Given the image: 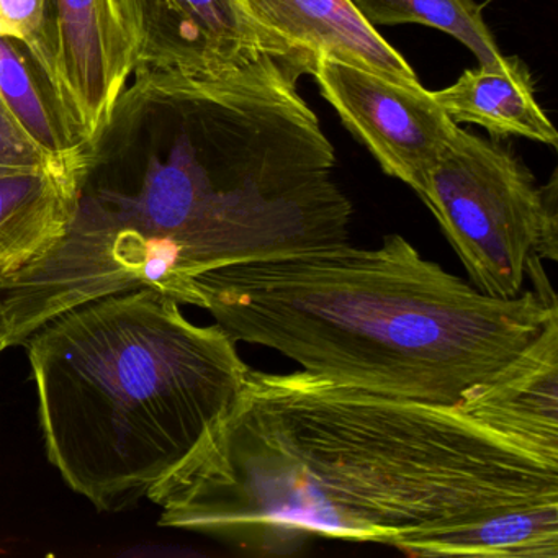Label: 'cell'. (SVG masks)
<instances>
[{"label":"cell","instance_id":"5b68a950","mask_svg":"<svg viewBox=\"0 0 558 558\" xmlns=\"http://www.w3.org/2000/svg\"><path fill=\"white\" fill-rule=\"evenodd\" d=\"M416 195L485 295H521L532 254L558 259L557 171L538 185L498 142L459 126Z\"/></svg>","mask_w":558,"mask_h":558},{"label":"cell","instance_id":"9c48e42d","mask_svg":"<svg viewBox=\"0 0 558 558\" xmlns=\"http://www.w3.org/2000/svg\"><path fill=\"white\" fill-rule=\"evenodd\" d=\"M267 40L310 60L332 58L417 86L416 71L372 27L352 0H241Z\"/></svg>","mask_w":558,"mask_h":558},{"label":"cell","instance_id":"e0dca14e","mask_svg":"<svg viewBox=\"0 0 558 558\" xmlns=\"http://www.w3.org/2000/svg\"><path fill=\"white\" fill-rule=\"evenodd\" d=\"M8 349V341H5L4 335L0 331V354Z\"/></svg>","mask_w":558,"mask_h":558},{"label":"cell","instance_id":"52a82bcc","mask_svg":"<svg viewBox=\"0 0 558 558\" xmlns=\"http://www.w3.org/2000/svg\"><path fill=\"white\" fill-rule=\"evenodd\" d=\"M116 5L135 71L204 76L246 66L264 53L299 54L267 40L241 0H116Z\"/></svg>","mask_w":558,"mask_h":558},{"label":"cell","instance_id":"6da1fadb","mask_svg":"<svg viewBox=\"0 0 558 558\" xmlns=\"http://www.w3.org/2000/svg\"><path fill=\"white\" fill-rule=\"evenodd\" d=\"M159 525L259 557L315 538L411 557L527 558L558 463L433 404L250 367L207 442L148 495Z\"/></svg>","mask_w":558,"mask_h":558},{"label":"cell","instance_id":"7c38bea8","mask_svg":"<svg viewBox=\"0 0 558 558\" xmlns=\"http://www.w3.org/2000/svg\"><path fill=\"white\" fill-rule=\"evenodd\" d=\"M83 181L44 169H0V277L57 243L71 223Z\"/></svg>","mask_w":558,"mask_h":558},{"label":"cell","instance_id":"8992f818","mask_svg":"<svg viewBox=\"0 0 558 558\" xmlns=\"http://www.w3.org/2000/svg\"><path fill=\"white\" fill-rule=\"evenodd\" d=\"M312 76L342 125L371 151L381 171L420 191L460 126L433 93L332 58H318Z\"/></svg>","mask_w":558,"mask_h":558},{"label":"cell","instance_id":"5bb4252c","mask_svg":"<svg viewBox=\"0 0 558 558\" xmlns=\"http://www.w3.org/2000/svg\"><path fill=\"white\" fill-rule=\"evenodd\" d=\"M372 27L416 24L444 32L469 48L478 64L505 58L475 0H352Z\"/></svg>","mask_w":558,"mask_h":558},{"label":"cell","instance_id":"2e32d148","mask_svg":"<svg viewBox=\"0 0 558 558\" xmlns=\"http://www.w3.org/2000/svg\"><path fill=\"white\" fill-rule=\"evenodd\" d=\"M0 169H27V171L44 169V171L68 174L54 166L28 138L27 133L21 129L2 99H0Z\"/></svg>","mask_w":558,"mask_h":558},{"label":"cell","instance_id":"8fae6325","mask_svg":"<svg viewBox=\"0 0 558 558\" xmlns=\"http://www.w3.org/2000/svg\"><path fill=\"white\" fill-rule=\"evenodd\" d=\"M433 97L457 125H478L496 138L518 136L554 148L558 145L557 130L535 99L531 71L518 57L466 70Z\"/></svg>","mask_w":558,"mask_h":558},{"label":"cell","instance_id":"7a4b0ae2","mask_svg":"<svg viewBox=\"0 0 558 558\" xmlns=\"http://www.w3.org/2000/svg\"><path fill=\"white\" fill-rule=\"evenodd\" d=\"M313 68L264 53L221 74L135 71L87 175L165 218L207 272L348 244L335 146L299 93Z\"/></svg>","mask_w":558,"mask_h":558},{"label":"cell","instance_id":"3957f363","mask_svg":"<svg viewBox=\"0 0 558 558\" xmlns=\"http://www.w3.org/2000/svg\"><path fill=\"white\" fill-rule=\"evenodd\" d=\"M195 286L202 308L236 342L344 387L447 407L558 316L555 293L485 295L401 234L375 250L348 243L221 267Z\"/></svg>","mask_w":558,"mask_h":558},{"label":"cell","instance_id":"9a60e30c","mask_svg":"<svg viewBox=\"0 0 558 558\" xmlns=\"http://www.w3.org/2000/svg\"><path fill=\"white\" fill-rule=\"evenodd\" d=\"M0 35L24 44L41 73L57 90L50 0H0Z\"/></svg>","mask_w":558,"mask_h":558},{"label":"cell","instance_id":"ba28073f","mask_svg":"<svg viewBox=\"0 0 558 558\" xmlns=\"http://www.w3.org/2000/svg\"><path fill=\"white\" fill-rule=\"evenodd\" d=\"M54 86L61 106L93 148L135 71L132 44L116 0H50Z\"/></svg>","mask_w":558,"mask_h":558},{"label":"cell","instance_id":"30bf717a","mask_svg":"<svg viewBox=\"0 0 558 558\" xmlns=\"http://www.w3.org/2000/svg\"><path fill=\"white\" fill-rule=\"evenodd\" d=\"M466 414L538 459L558 463V316L460 400Z\"/></svg>","mask_w":558,"mask_h":558},{"label":"cell","instance_id":"4fadbf2b","mask_svg":"<svg viewBox=\"0 0 558 558\" xmlns=\"http://www.w3.org/2000/svg\"><path fill=\"white\" fill-rule=\"evenodd\" d=\"M0 99L37 148L84 181L90 151L71 125L53 84L21 41L0 35Z\"/></svg>","mask_w":558,"mask_h":558},{"label":"cell","instance_id":"277c9868","mask_svg":"<svg viewBox=\"0 0 558 558\" xmlns=\"http://www.w3.org/2000/svg\"><path fill=\"white\" fill-rule=\"evenodd\" d=\"M48 460L99 511L181 470L236 400L250 365L220 325L153 289L54 316L27 341Z\"/></svg>","mask_w":558,"mask_h":558}]
</instances>
